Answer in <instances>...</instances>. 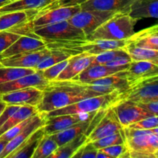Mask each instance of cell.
<instances>
[{"mask_svg": "<svg viewBox=\"0 0 158 158\" xmlns=\"http://www.w3.org/2000/svg\"><path fill=\"white\" fill-rule=\"evenodd\" d=\"M31 11H17L0 14V31H12L27 23L32 16Z\"/></svg>", "mask_w": 158, "mask_h": 158, "instance_id": "24", "label": "cell"}, {"mask_svg": "<svg viewBox=\"0 0 158 158\" xmlns=\"http://www.w3.org/2000/svg\"><path fill=\"white\" fill-rule=\"evenodd\" d=\"M126 44L158 50V26L156 24L140 32H134L126 40Z\"/></svg>", "mask_w": 158, "mask_h": 158, "instance_id": "20", "label": "cell"}, {"mask_svg": "<svg viewBox=\"0 0 158 158\" xmlns=\"http://www.w3.org/2000/svg\"><path fill=\"white\" fill-rule=\"evenodd\" d=\"M49 83V82L43 77V71L36 70L34 73L15 79L7 83H0V95L29 86L42 89Z\"/></svg>", "mask_w": 158, "mask_h": 158, "instance_id": "14", "label": "cell"}, {"mask_svg": "<svg viewBox=\"0 0 158 158\" xmlns=\"http://www.w3.org/2000/svg\"><path fill=\"white\" fill-rule=\"evenodd\" d=\"M7 143L8 141H6V140H2V139H0V155H1V154L2 153V151H4Z\"/></svg>", "mask_w": 158, "mask_h": 158, "instance_id": "44", "label": "cell"}, {"mask_svg": "<svg viewBox=\"0 0 158 158\" xmlns=\"http://www.w3.org/2000/svg\"><path fill=\"white\" fill-rule=\"evenodd\" d=\"M6 105L7 104H6L4 101H2V100L0 99V115H1V114L2 113V111L4 110L5 107L6 106Z\"/></svg>", "mask_w": 158, "mask_h": 158, "instance_id": "45", "label": "cell"}, {"mask_svg": "<svg viewBox=\"0 0 158 158\" xmlns=\"http://www.w3.org/2000/svg\"><path fill=\"white\" fill-rule=\"evenodd\" d=\"M135 0H87L80 5L81 10L112 11L129 12L130 7Z\"/></svg>", "mask_w": 158, "mask_h": 158, "instance_id": "19", "label": "cell"}, {"mask_svg": "<svg viewBox=\"0 0 158 158\" xmlns=\"http://www.w3.org/2000/svg\"><path fill=\"white\" fill-rule=\"evenodd\" d=\"M46 122V117L43 113H38L35 116L32 117L29 123L25 127L24 129L15 135L13 138L8 141L4 151L0 155V158H6L9 154H10L12 151L16 150L35 130L40 128V127L44 126Z\"/></svg>", "mask_w": 158, "mask_h": 158, "instance_id": "13", "label": "cell"}, {"mask_svg": "<svg viewBox=\"0 0 158 158\" xmlns=\"http://www.w3.org/2000/svg\"><path fill=\"white\" fill-rule=\"evenodd\" d=\"M46 47V43L42 39L22 35L0 55V59L6 58L29 51L42 49Z\"/></svg>", "mask_w": 158, "mask_h": 158, "instance_id": "18", "label": "cell"}, {"mask_svg": "<svg viewBox=\"0 0 158 158\" xmlns=\"http://www.w3.org/2000/svg\"><path fill=\"white\" fill-rule=\"evenodd\" d=\"M125 135L123 132V129L121 131H118L117 133L108 135L106 137L100 138L99 140L92 141L94 146L97 148V150L102 149V148H107V147L114 146V145L120 144V143H125Z\"/></svg>", "mask_w": 158, "mask_h": 158, "instance_id": "33", "label": "cell"}, {"mask_svg": "<svg viewBox=\"0 0 158 158\" xmlns=\"http://www.w3.org/2000/svg\"><path fill=\"white\" fill-rule=\"evenodd\" d=\"M99 151L107 154L109 158H130L129 150L125 143L102 148Z\"/></svg>", "mask_w": 158, "mask_h": 158, "instance_id": "34", "label": "cell"}, {"mask_svg": "<svg viewBox=\"0 0 158 158\" xmlns=\"http://www.w3.org/2000/svg\"><path fill=\"white\" fill-rule=\"evenodd\" d=\"M68 61H69V59H66V60H63L60 63H56V64L45 69L44 70H43V75L44 78L49 82L55 80L57 78V77L60 75V73L66 67Z\"/></svg>", "mask_w": 158, "mask_h": 158, "instance_id": "36", "label": "cell"}, {"mask_svg": "<svg viewBox=\"0 0 158 158\" xmlns=\"http://www.w3.org/2000/svg\"><path fill=\"white\" fill-rule=\"evenodd\" d=\"M125 75L130 84L158 76V65L148 61H131Z\"/></svg>", "mask_w": 158, "mask_h": 158, "instance_id": "17", "label": "cell"}, {"mask_svg": "<svg viewBox=\"0 0 158 158\" xmlns=\"http://www.w3.org/2000/svg\"><path fill=\"white\" fill-rule=\"evenodd\" d=\"M121 100L135 103L158 100V76L130 84L127 89L118 94V101Z\"/></svg>", "mask_w": 158, "mask_h": 158, "instance_id": "5", "label": "cell"}, {"mask_svg": "<svg viewBox=\"0 0 158 158\" xmlns=\"http://www.w3.org/2000/svg\"><path fill=\"white\" fill-rule=\"evenodd\" d=\"M119 92H113L108 94L89 97L84 100L64 106L60 109L48 112L45 114L46 119L53 116L63 115V114H80V113H91L101 109H107L118 101Z\"/></svg>", "mask_w": 158, "mask_h": 158, "instance_id": "3", "label": "cell"}, {"mask_svg": "<svg viewBox=\"0 0 158 158\" xmlns=\"http://www.w3.org/2000/svg\"><path fill=\"white\" fill-rule=\"evenodd\" d=\"M36 106H20L17 110L11 116L9 120L0 127V136L4 134L10 128L13 127L18 123L30 118L32 116L38 114Z\"/></svg>", "mask_w": 158, "mask_h": 158, "instance_id": "27", "label": "cell"}, {"mask_svg": "<svg viewBox=\"0 0 158 158\" xmlns=\"http://www.w3.org/2000/svg\"><path fill=\"white\" fill-rule=\"evenodd\" d=\"M87 0H55L52 2L50 4L47 5L40 10H36V12H44V11L49 10V9H55V8L61 7V6H75V5H80L81 3Z\"/></svg>", "mask_w": 158, "mask_h": 158, "instance_id": "40", "label": "cell"}, {"mask_svg": "<svg viewBox=\"0 0 158 158\" xmlns=\"http://www.w3.org/2000/svg\"><path fill=\"white\" fill-rule=\"evenodd\" d=\"M20 106H15V105H6L4 110L0 115V127L9 120V117L17 110Z\"/></svg>", "mask_w": 158, "mask_h": 158, "instance_id": "43", "label": "cell"}, {"mask_svg": "<svg viewBox=\"0 0 158 158\" xmlns=\"http://www.w3.org/2000/svg\"><path fill=\"white\" fill-rule=\"evenodd\" d=\"M137 103L148 114L153 116L158 115V100H150V101Z\"/></svg>", "mask_w": 158, "mask_h": 158, "instance_id": "42", "label": "cell"}, {"mask_svg": "<svg viewBox=\"0 0 158 158\" xmlns=\"http://www.w3.org/2000/svg\"><path fill=\"white\" fill-rule=\"evenodd\" d=\"M55 0H15L0 7V14L17 11L40 10Z\"/></svg>", "mask_w": 158, "mask_h": 158, "instance_id": "25", "label": "cell"}, {"mask_svg": "<svg viewBox=\"0 0 158 158\" xmlns=\"http://www.w3.org/2000/svg\"><path fill=\"white\" fill-rule=\"evenodd\" d=\"M19 34L8 30L0 31V55L7 49L15 40L20 37Z\"/></svg>", "mask_w": 158, "mask_h": 158, "instance_id": "37", "label": "cell"}, {"mask_svg": "<svg viewBox=\"0 0 158 158\" xmlns=\"http://www.w3.org/2000/svg\"><path fill=\"white\" fill-rule=\"evenodd\" d=\"M35 69L32 68L12 67V66H0V83H7L15 79L34 73Z\"/></svg>", "mask_w": 158, "mask_h": 158, "instance_id": "30", "label": "cell"}, {"mask_svg": "<svg viewBox=\"0 0 158 158\" xmlns=\"http://www.w3.org/2000/svg\"><path fill=\"white\" fill-rule=\"evenodd\" d=\"M87 84L107 86V87L111 88L114 90L118 91L120 93L123 92L130 86V83H128L126 78L125 70L120 71V72L116 73L107 76L103 78L94 80Z\"/></svg>", "mask_w": 158, "mask_h": 158, "instance_id": "26", "label": "cell"}, {"mask_svg": "<svg viewBox=\"0 0 158 158\" xmlns=\"http://www.w3.org/2000/svg\"><path fill=\"white\" fill-rule=\"evenodd\" d=\"M70 56L66 52H63L61 50H57V49H50V52L48 55H46L40 63L35 66V70H44L46 68L52 66V65L58 63L63 60L69 59Z\"/></svg>", "mask_w": 158, "mask_h": 158, "instance_id": "32", "label": "cell"}, {"mask_svg": "<svg viewBox=\"0 0 158 158\" xmlns=\"http://www.w3.org/2000/svg\"><path fill=\"white\" fill-rule=\"evenodd\" d=\"M11 2V0H0V7L5 6V5L8 4Z\"/></svg>", "mask_w": 158, "mask_h": 158, "instance_id": "46", "label": "cell"}, {"mask_svg": "<svg viewBox=\"0 0 158 158\" xmlns=\"http://www.w3.org/2000/svg\"><path fill=\"white\" fill-rule=\"evenodd\" d=\"M44 135V126L40 127L6 158H32L37 146Z\"/></svg>", "mask_w": 158, "mask_h": 158, "instance_id": "22", "label": "cell"}, {"mask_svg": "<svg viewBox=\"0 0 158 158\" xmlns=\"http://www.w3.org/2000/svg\"><path fill=\"white\" fill-rule=\"evenodd\" d=\"M158 127L157 116H151L131 124L127 127L139 130H150Z\"/></svg>", "mask_w": 158, "mask_h": 158, "instance_id": "39", "label": "cell"}, {"mask_svg": "<svg viewBox=\"0 0 158 158\" xmlns=\"http://www.w3.org/2000/svg\"><path fill=\"white\" fill-rule=\"evenodd\" d=\"M87 141V135L82 134L73 140L59 146L49 158H70L83 143Z\"/></svg>", "mask_w": 158, "mask_h": 158, "instance_id": "28", "label": "cell"}, {"mask_svg": "<svg viewBox=\"0 0 158 158\" xmlns=\"http://www.w3.org/2000/svg\"><path fill=\"white\" fill-rule=\"evenodd\" d=\"M137 21L128 13L117 12L86 36V40H127L135 32Z\"/></svg>", "mask_w": 158, "mask_h": 158, "instance_id": "2", "label": "cell"}, {"mask_svg": "<svg viewBox=\"0 0 158 158\" xmlns=\"http://www.w3.org/2000/svg\"><path fill=\"white\" fill-rule=\"evenodd\" d=\"M97 111L94 112L86 120L75 123V124L72 125L69 127L66 128V129L63 130V131H60V132L56 133V134H52L50 136L55 140L56 143L58 144V146H61V145L64 144L66 142L73 140V139L78 137L79 135L82 134H86L88 136V134H89V125H90L91 121H92L93 118L96 115Z\"/></svg>", "mask_w": 158, "mask_h": 158, "instance_id": "21", "label": "cell"}, {"mask_svg": "<svg viewBox=\"0 0 158 158\" xmlns=\"http://www.w3.org/2000/svg\"><path fill=\"white\" fill-rule=\"evenodd\" d=\"M96 111L91 113H80V114H63L53 116L46 119L44 124L45 134L47 135L56 134L75 123L86 120Z\"/></svg>", "mask_w": 158, "mask_h": 158, "instance_id": "12", "label": "cell"}, {"mask_svg": "<svg viewBox=\"0 0 158 158\" xmlns=\"http://www.w3.org/2000/svg\"><path fill=\"white\" fill-rule=\"evenodd\" d=\"M131 61L132 60H131V57H130V56L127 52V53L123 54V55L116 57V58H114L111 61L106 63L105 65L106 66H109V67H119V66H127V65L131 63Z\"/></svg>", "mask_w": 158, "mask_h": 158, "instance_id": "41", "label": "cell"}, {"mask_svg": "<svg viewBox=\"0 0 158 158\" xmlns=\"http://www.w3.org/2000/svg\"><path fill=\"white\" fill-rule=\"evenodd\" d=\"M50 49L44 48L42 49L29 51L16 54L12 56L0 59V66L32 68L35 69L38 63L49 53Z\"/></svg>", "mask_w": 158, "mask_h": 158, "instance_id": "11", "label": "cell"}, {"mask_svg": "<svg viewBox=\"0 0 158 158\" xmlns=\"http://www.w3.org/2000/svg\"><path fill=\"white\" fill-rule=\"evenodd\" d=\"M43 90L40 88L29 86L0 95V99L7 105L33 106L40 104L43 98Z\"/></svg>", "mask_w": 158, "mask_h": 158, "instance_id": "10", "label": "cell"}, {"mask_svg": "<svg viewBox=\"0 0 158 158\" xmlns=\"http://www.w3.org/2000/svg\"><path fill=\"white\" fill-rule=\"evenodd\" d=\"M128 14L138 20L145 18H157L158 0H135L131 5Z\"/></svg>", "mask_w": 158, "mask_h": 158, "instance_id": "23", "label": "cell"}, {"mask_svg": "<svg viewBox=\"0 0 158 158\" xmlns=\"http://www.w3.org/2000/svg\"><path fill=\"white\" fill-rule=\"evenodd\" d=\"M58 147V144L50 135L45 134L37 146L32 158H49Z\"/></svg>", "mask_w": 158, "mask_h": 158, "instance_id": "31", "label": "cell"}, {"mask_svg": "<svg viewBox=\"0 0 158 158\" xmlns=\"http://www.w3.org/2000/svg\"><path fill=\"white\" fill-rule=\"evenodd\" d=\"M125 143L129 150L130 158H157L158 135L143 134L125 137Z\"/></svg>", "mask_w": 158, "mask_h": 158, "instance_id": "6", "label": "cell"}, {"mask_svg": "<svg viewBox=\"0 0 158 158\" xmlns=\"http://www.w3.org/2000/svg\"><path fill=\"white\" fill-rule=\"evenodd\" d=\"M12 1H15V0H11V2H12Z\"/></svg>", "mask_w": 158, "mask_h": 158, "instance_id": "47", "label": "cell"}, {"mask_svg": "<svg viewBox=\"0 0 158 158\" xmlns=\"http://www.w3.org/2000/svg\"><path fill=\"white\" fill-rule=\"evenodd\" d=\"M112 106L115 110L119 121L123 128L142 119L153 116L146 112L137 103L131 100H119L116 102Z\"/></svg>", "mask_w": 158, "mask_h": 158, "instance_id": "9", "label": "cell"}, {"mask_svg": "<svg viewBox=\"0 0 158 158\" xmlns=\"http://www.w3.org/2000/svg\"><path fill=\"white\" fill-rule=\"evenodd\" d=\"M115 13L117 12L112 11L80 10L69 18L68 22L82 29L86 36H88Z\"/></svg>", "mask_w": 158, "mask_h": 158, "instance_id": "7", "label": "cell"}, {"mask_svg": "<svg viewBox=\"0 0 158 158\" xmlns=\"http://www.w3.org/2000/svg\"><path fill=\"white\" fill-rule=\"evenodd\" d=\"M98 150L94 146L91 141L83 143L73 155V158H96Z\"/></svg>", "mask_w": 158, "mask_h": 158, "instance_id": "38", "label": "cell"}, {"mask_svg": "<svg viewBox=\"0 0 158 158\" xmlns=\"http://www.w3.org/2000/svg\"><path fill=\"white\" fill-rule=\"evenodd\" d=\"M129 66L130 64L127 66H119V67H109V66H106V65L92 63L88 66L86 69H83L76 78L73 79V80L83 83H89L94 80L103 78V77L112 75L116 73L126 70L128 69Z\"/></svg>", "mask_w": 158, "mask_h": 158, "instance_id": "16", "label": "cell"}, {"mask_svg": "<svg viewBox=\"0 0 158 158\" xmlns=\"http://www.w3.org/2000/svg\"><path fill=\"white\" fill-rule=\"evenodd\" d=\"M123 127L119 121L115 110L113 106L106 110L103 115L90 131L87 137V141H94L108 135L123 130Z\"/></svg>", "mask_w": 158, "mask_h": 158, "instance_id": "8", "label": "cell"}, {"mask_svg": "<svg viewBox=\"0 0 158 158\" xmlns=\"http://www.w3.org/2000/svg\"><path fill=\"white\" fill-rule=\"evenodd\" d=\"M43 98L37 106L39 113L46 114L69 106L80 100L101 94L91 89L87 83L74 80H53L42 88Z\"/></svg>", "mask_w": 158, "mask_h": 158, "instance_id": "1", "label": "cell"}, {"mask_svg": "<svg viewBox=\"0 0 158 158\" xmlns=\"http://www.w3.org/2000/svg\"><path fill=\"white\" fill-rule=\"evenodd\" d=\"M35 38L44 41H76L86 40L83 31L68 22V20L43 26L32 32Z\"/></svg>", "mask_w": 158, "mask_h": 158, "instance_id": "4", "label": "cell"}, {"mask_svg": "<svg viewBox=\"0 0 158 158\" xmlns=\"http://www.w3.org/2000/svg\"><path fill=\"white\" fill-rule=\"evenodd\" d=\"M95 56L81 52L70 56L66 66L55 80H70L76 78L83 69L92 64Z\"/></svg>", "mask_w": 158, "mask_h": 158, "instance_id": "15", "label": "cell"}, {"mask_svg": "<svg viewBox=\"0 0 158 158\" xmlns=\"http://www.w3.org/2000/svg\"><path fill=\"white\" fill-rule=\"evenodd\" d=\"M125 53H127V52L123 48L106 51L104 52L96 55L94 59V61H93V63H94V64L105 65L106 63L111 61V60H114L116 57L123 55Z\"/></svg>", "mask_w": 158, "mask_h": 158, "instance_id": "35", "label": "cell"}, {"mask_svg": "<svg viewBox=\"0 0 158 158\" xmlns=\"http://www.w3.org/2000/svg\"><path fill=\"white\" fill-rule=\"evenodd\" d=\"M123 49L133 61H148L158 65V50L126 44Z\"/></svg>", "mask_w": 158, "mask_h": 158, "instance_id": "29", "label": "cell"}]
</instances>
